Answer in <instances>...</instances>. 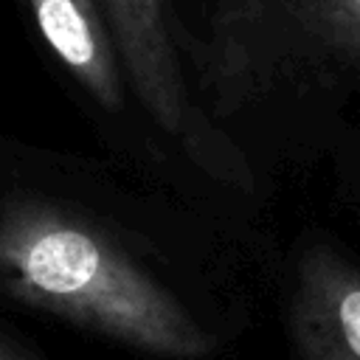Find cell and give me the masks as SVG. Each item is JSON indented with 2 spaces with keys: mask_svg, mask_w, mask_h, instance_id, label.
<instances>
[{
  "mask_svg": "<svg viewBox=\"0 0 360 360\" xmlns=\"http://www.w3.org/2000/svg\"><path fill=\"white\" fill-rule=\"evenodd\" d=\"M287 34L360 56V0H219L208 42L186 51L211 93Z\"/></svg>",
  "mask_w": 360,
  "mask_h": 360,
  "instance_id": "3",
  "label": "cell"
},
{
  "mask_svg": "<svg viewBox=\"0 0 360 360\" xmlns=\"http://www.w3.org/2000/svg\"><path fill=\"white\" fill-rule=\"evenodd\" d=\"M98 6L121 70L155 127L208 174L219 180L239 177V155L188 96L169 37L166 0H98Z\"/></svg>",
  "mask_w": 360,
  "mask_h": 360,
  "instance_id": "2",
  "label": "cell"
},
{
  "mask_svg": "<svg viewBox=\"0 0 360 360\" xmlns=\"http://www.w3.org/2000/svg\"><path fill=\"white\" fill-rule=\"evenodd\" d=\"M28 8L39 37L73 82L101 110L121 112L124 70L98 0H28Z\"/></svg>",
  "mask_w": 360,
  "mask_h": 360,
  "instance_id": "5",
  "label": "cell"
},
{
  "mask_svg": "<svg viewBox=\"0 0 360 360\" xmlns=\"http://www.w3.org/2000/svg\"><path fill=\"white\" fill-rule=\"evenodd\" d=\"M290 332L304 360H360V267L326 245L295 264Z\"/></svg>",
  "mask_w": 360,
  "mask_h": 360,
  "instance_id": "4",
  "label": "cell"
},
{
  "mask_svg": "<svg viewBox=\"0 0 360 360\" xmlns=\"http://www.w3.org/2000/svg\"><path fill=\"white\" fill-rule=\"evenodd\" d=\"M0 292L163 360H205L214 335L107 228L34 194L0 200Z\"/></svg>",
  "mask_w": 360,
  "mask_h": 360,
  "instance_id": "1",
  "label": "cell"
},
{
  "mask_svg": "<svg viewBox=\"0 0 360 360\" xmlns=\"http://www.w3.org/2000/svg\"><path fill=\"white\" fill-rule=\"evenodd\" d=\"M0 360H37L28 349H22L14 338H8L6 332H0Z\"/></svg>",
  "mask_w": 360,
  "mask_h": 360,
  "instance_id": "6",
  "label": "cell"
}]
</instances>
